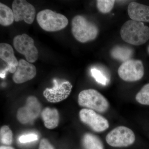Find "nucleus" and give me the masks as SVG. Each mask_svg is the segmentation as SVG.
I'll return each instance as SVG.
<instances>
[{
  "instance_id": "obj_1",
  "label": "nucleus",
  "mask_w": 149,
  "mask_h": 149,
  "mask_svg": "<svg viewBox=\"0 0 149 149\" xmlns=\"http://www.w3.org/2000/svg\"><path fill=\"white\" fill-rule=\"evenodd\" d=\"M120 34L122 40L126 42L141 45L149 39V28L143 22L128 20L121 27Z\"/></svg>"
},
{
  "instance_id": "obj_2",
  "label": "nucleus",
  "mask_w": 149,
  "mask_h": 149,
  "mask_svg": "<svg viewBox=\"0 0 149 149\" xmlns=\"http://www.w3.org/2000/svg\"><path fill=\"white\" fill-rule=\"evenodd\" d=\"M71 24L72 35L80 42L84 43L93 41L98 35L99 29L97 25L83 15L74 16Z\"/></svg>"
},
{
  "instance_id": "obj_3",
  "label": "nucleus",
  "mask_w": 149,
  "mask_h": 149,
  "mask_svg": "<svg viewBox=\"0 0 149 149\" xmlns=\"http://www.w3.org/2000/svg\"><path fill=\"white\" fill-rule=\"evenodd\" d=\"M37 20L42 29L49 32L60 31L64 29L68 24L66 17L50 9L44 10L38 13Z\"/></svg>"
},
{
  "instance_id": "obj_4",
  "label": "nucleus",
  "mask_w": 149,
  "mask_h": 149,
  "mask_svg": "<svg viewBox=\"0 0 149 149\" xmlns=\"http://www.w3.org/2000/svg\"><path fill=\"white\" fill-rule=\"evenodd\" d=\"M78 102L80 106L100 113L105 112L109 107L106 98L98 91L92 89L81 91L78 95Z\"/></svg>"
},
{
  "instance_id": "obj_5",
  "label": "nucleus",
  "mask_w": 149,
  "mask_h": 149,
  "mask_svg": "<svg viewBox=\"0 0 149 149\" xmlns=\"http://www.w3.org/2000/svg\"><path fill=\"white\" fill-rule=\"evenodd\" d=\"M13 46L18 53L24 55L28 62H35L38 59L39 52L34 44V40L27 34L15 36L14 38Z\"/></svg>"
},
{
  "instance_id": "obj_6",
  "label": "nucleus",
  "mask_w": 149,
  "mask_h": 149,
  "mask_svg": "<svg viewBox=\"0 0 149 149\" xmlns=\"http://www.w3.org/2000/svg\"><path fill=\"white\" fill-rule=\"evenodd\" d=\"M118 72L120 78L124 81H138L143 76V64L141 60L130 59L123 63L118 68Z\"/></svg>"
},
{
  "instance_id": "obj_7",
  "label": "nucleus",
  "mask_w": 149,
  "mask_h": 149,
  "mask_svg": "<svg viewBox=\"0 0 149 149\" xmlns=\"http://www.w3.org/2000/svg\"><path fill=\"white\" fill-rule=\"evenodd\" d=\"M106 140L107 143L112 147H127L134 143L135 136L130 128L120 126L110 131L107 135Z\"/></svg>"
},
{
  "instance_id": "obj_8",
  "label": "nucleus",
  "mask_w": 149,
  "mask_h": 149,
  "mask_svg": "<svg viewBox=\"0 0 149 149\" xmlns=\"http://www.w3.org/2000/svg\"><path fill=\"white\" fill-rule=\"evenodd\" d=\"M54 86L52 88H46L43 93L47 100L52 103H57L66 99L71 93L72 85L67 80L60 82L53 80Z\"/></svg>"
},
{
  "instance_id": "obj_9",
  "label": "nucleus",
  "mask_w": 149,
  "mask_h": 149,
  "mask_svg": "<svg viewBox=\"0 0 149 149\" xmlns=\"http://www.w3.org/2000/svg\"><path fill=\"white\" fill-rule=\"evenodd\" d=\"M79 116L81 121L96 132H103L109 127L108 121L104 117L91 109L81 110Z\"/></svg>"
},
{
  "instance_id": "obj_10",
  "label": "nucleus",
  "mask_w": 149,
  "mask_h": 149,
  "mask_svg": "<svg viewBox=\"0 0 149 149\" xmlns=\"http://www.w3.org/2000/svg\"><path fill=\"white\" fill-rule=\"evenodd\" d=\"M41 111V104L37 98L30 96L27 99L25 106L19 109L17 119L22 124L32 122L38 117Z\"/></svg>"
},
{
  "instance_id": "obj_11",
  "label": "nucleus",
  "mask_w": 149,
  "mask_h": 149,
  "mask_svg": "<svg viewBox=\"0 0 149 149\" xmlns=\"http://www.w3.org/2000/svg\"><path fill=\"white\" fill-rule=\"evenodd\" d=\"M12 10L15 20H24L26 23L32 24L35 20L36 10L34 6L24 0H15L12 3Z\"/></svg>"
},
{
  "instance_id": "obj_12",
  "label": "nucleus",
  "mask_w": 149,
  "mask_h": 149,
  "mask_svg": "<svg viewBox=\"0 0 149 149\" xmlns=\"http://www.w3.org/2000/svg\"><path fill=\"white\" fill-rule=\"evenodd\" d=\"M0 58L6 63L7 66L0 72L1 78L6 77L7 72L14 73L18 65V61L14 55L13 48L9 44L1 43L0 44Z\"/></svg>"
},
{
  "instance_id": "obj_13",
  "label": "nucleus",
  "mask_w": 149,
  "mask_h": 149,
  "mask_svg": "<svg viewBox=\"0 0 149 149\" xmlns=\"http://www.w3.org/2000/svg\"><path fill=\"white\" fill-rule=\"evenodd\" d=\"M37 74L36 67L32 63L23 59L18 61V65L13 79L17 84H21L32 80Z\"/></svg>"
},
{
  "instance_id": "obj_14",
  "label": "nucleus",
  "mask_w": 149,
  "mask_h": 149,
  "mask_svg": "<svg viewBox=\"0 0 149 149\" xmlns=\"http://www.w3.org/2000/svg\"><path fill=\"white\" fill-rule=\"evenodd\" d=\"M128 13L131 20L149 22V6L131 2L128 6Z\"/></svg>"
},
{
  "instance_id": "obj_15",
  "label": "nucleus",
  "mask_w": 149,
  "mask_h": 149,
  "mask_svg": "<svg viewBox=\"0 0 149 149\" xmlns=\"http://www.w3.org/2000/svg\"><path fill=\"white\" fill-rule=\"evenodd\" d=\"M41 115L46 128L52 129L58 125L59 117L58 111L56 109L46 108L43 110Z\"/></svg>"
},
{
  "instance_id": "obj_16",
  "label": "nucleus",
  "mask_w": 149,
  "mask_h": 149,
  "mask_svg": "<svg viewBox=\"0 0 149 149\" xmlns=\"http://www.w3.org/2000/svg\"><path fill=\"white\" fill-rule=\"evenodd\" d=\"M132 48L124 46H116L111 51V55L113 58L123 62L131 59L133 54Z\"/></svg>"
},
{
  "instance_id": "obj_17",
  "label": "nucleus",
  "mask_w": 149,
  "mask_h": 149,
  "mask_svg": "<svg viewBox=\"0 0 149 149\" xmlns=\"http://www.w3.org/2000/svg\"><path fill=\"white\" fill-rule=\"evenodd\" d=\"M15 20L13 11L8 6L0 3V24L3 26H8Z\"/></svg>"
},
{
  "instance_id": "obj_18",
  "label": "nucleus",
  "mask_w": 149,
  "mask_h": 149,
  "mask_svg": "<svg viewBox=\"0 0 149 149\" xmlns=\"http://www.w3.org/2000/svg\"><path fill=\"white\" fill-rule=\"evenodd\" d=\"M83 143L86 149H104L101 141L98 137L91 133L84 135Z\"/></svg>"
},
{
  "instance_id": "obj_19",
  "label": "nucleus",
  "mask_w": 149,
  "mask_h": 149,
  "mask_svg": "<svg viewBox=\"0 0 149 149\" xmlns=\"http://www.w3.org/2000/svg\"><path fill=\"white\" fill-rule=\"evenodd\" d=\"M136 99L141 104L149 105V83L144 85L137 93Z\"/></svg>"
},
{
  "instance_id": "obj_20",
  "label": "nucleus",
  "mask_w": 149,
  "mask_h": 149,
  "mask_svg": "<svg viewBox=\"0 0 149 149\" xmlns=\"http://www.w3.org/2000/svg\"><path fill=\"white\" fill-rule=\"evenodd\" d=\"M115 2L114 0H97V8L102 13H108L112 10Z\"/></svg>"
},
{
  "instance_id": "obj_21",
  "label": "nucleus",
  "mask_w": 149,
  "mask_h": 149,
  "mask_svg": "<svg viewBox=\"0 0 149 149\" xmlns=\"http://www.w3.org/2000/svg\"><path fill=\"white\" fill-rule=\"evenodd\" d=\"M1 143L6 145H10L12 143L13 133L8 126L4 125L0 130Z\"/></svg>"
},
{
  "instance_id": "obj_22",
  "label": "nucleus",
  "mask_w": 149,
  "mask_h": 149,
  "mask_svg": "<svg viewBox=\"0 0 149 149\" xmlns=\"http://www.w3.org/2000/svg\"><path fill=\"white\" fill-rule=\"evenodd\" d=\"M91 73L96 81L102 85H106L109 82L107 75L100 70L94 68L91 69Z\"/></svg>"
},
{
  "instance_id": "obj_23",
  "label": "nucleus",
  "mask_w": 149,
  "mask_h": 149,
  "mask_svg": "<svg viewBox=\"0 0 149 149\" xmlns=\"http://www.w3.org/2000/svg\"><path fill=\"white\" fill-rule=\"evenodd\" d=\"M39 139V136L35 133H29L22 135L19 138V141L22 143H26L37 141Z\"/></svg>"
},
{
  "instance_id": "obj_24",
  "label": "nucleus",
  "mask_w": 149,
  "mask_h": 149,
  "mask_svg": "<svg viewBox=\"0 0 149 149\" xmlns=\"http://www.w3.org/2000/svg\"><path fill=\"white\" fill-rule=\"evenodd\" d=\"M39 149H54V148L47 140L43 139L40 142Z\"/></svg>"
},
{
  "instance_id": "obj_25",
  "label": "nucleus",
  "mask_w": 149,
  "mask_h": 149,
  "mask_svg": "<svg viewBox=\"0 0 149 149\" xmlns=\"http://www.w3.org/2000/svg\"><path fill=\"white\" fill-rule=\"evenodd\" d=\"M0 149H14L13 148L11 147L8 146H1V147Z\"/></svg>"
},
{
  "instance_id": "obj_26",
  "label": "nucleus",
  "mask_w": 149,
  "mask_h": 149,
  "mask_svg": "<svg viewBox=\"0 0 149 149\" xmlns=\"http://www.w3.org/2000/svg\"><path fill=\"white\" fill-rule=\"evenodd\" d=\"M148 53L149 54V46L148 47Z\"/></svg>"
}]
</instances>
